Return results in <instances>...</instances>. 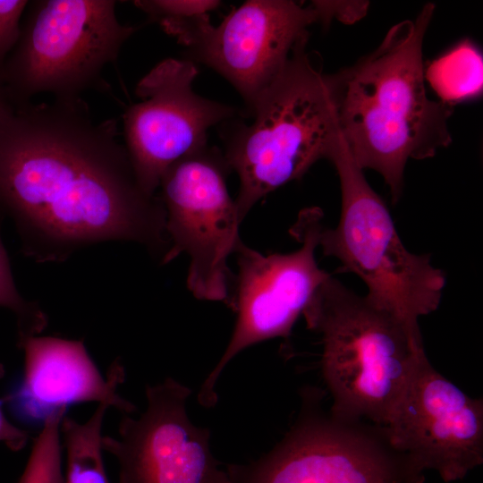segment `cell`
I'll use <instances>...</instances> for the list:
<instances>
[{"instance_id": "d6986e66", "label": "cell", "mask_w": 483, "mask_h": 483, "mask_svg": "<svg viewBox=\"0 0 483 483\" xmlns=\"http://www.w3.org/2000/svg\"><path fill=\"white\" fill-rule=\"evenodd\" d=\"M0 306L14 313L17 320L18 341L29 336L38 335L47 325V317L39 305L26 300L18 291L1 238Z\"/></svg>"}, {"instance_id": "ba28073f", "label": "cell", "mask_w": 483, "mask_h": 483, "mask_svg": "<svg viewBox=\"0 0 483 483\" xmlns=\"http://www.w3.org/2000/svg\"><path fill=\"white\" fill-rule=\"evenodd\" d=\"M323 213L316 207L299 213L290 233L301 247L289 253L262 254L242 241L235 255L233 310L236 323L220 360L198 394L204 407L217 401L216 382L226 365L241 352L259 342L286 338L322 283L331 275L316 260Z\"/></svg>"}, {"instance_id": "2e32d148", "label": "cell", "mask_w": 483, "mask_h": 483, "mask_svg": "<svg viewBox=\"0 0 483 483\" xmlns=\"http://www.w3.org/2000/svg\"><path fill=\"white\" fill-rule=\"evenodd\" d=\"M108 408L99 403L83 423L64 417L61 433L66 448L64 483H110L102 447V426Z\"/></svg>"}, {"instance_id": "603a6c76", "label": "cell", "mask_w": 483, "mask_h": 483, "mask_svg": "<svg viewBox=\"0 0 483 483\" xmlns=\"http://www.w3.org/2000/svg\"><path fill=\"white\" fill-rule=\"evenodd\" d=\"M16 106L11 101L0 77V125L15 111Z\"/></svg>"}, {"instance_id": "ffe728a7", "label": "cell", "mask_w": 483, "mask_h": 483, "mask_svg": "<svg viewBox=\"0 0 483 483\" xmlns=\"http://www.w3.org/2000/svg\"><path fill=\"white\" fill-rule=\"evenodd\" d=\"M29 3L27 0H0V70L20 39L21 20Z\"/></svg>"}, {"instance_id": "9a60e30c", "label": "cell", "mask_w": 483, "mask_h": 483, "mask_svg": "<svg viewBox=\"0 0 483 483\" xmlns=\"http://www.w3.org/2000/svg\"><path fill=\"white\" fill-rule=\"evenodd\" d=\"M482 64L479 48L470 40L464 39L428 64L424 77L439 100L453 106L480 95Z\"/></svg>"}, {"instance_id": "5b68a950", "label": "cell", "mask_w": 483, "mask_h": 483, "mask_svg": "<svg viewBox=\"0 0 483 483\" xmlns=\"http://www.w3.org/2000/svg\"><path fill=\"white\" fill-rule=\"evenodd\" d=\"M338 174L342 193L340 220L323 227L318 247L334 257L342 272L357 275L366 296L421 336L419 319L437 309L446 278L428 254L406 249L381 198L367 182L341 133L328 158Z\"/></svg>"}, {"instance_id": "52a82bcc", "label": "cell", "mask_w": 483, "mask_h": 483, "mask_svg": "<svg viewBox=\"0 0 483 483\" xmlns=\"http://www.w3.org/2000/svg\"><path fill=\"white\" fill-rule=\"evenodd\" d=\"M231 172L223 151L207 145L166 170L158 195L170 243L164 264L185 253L191 294L233 309L235 274L228 262L242 242V221L226 184Z\"/></svg>"}, {"instance_id": "8fae6325", "label": "cell", "mask_w": 483, "mask_h": 483, "mask_svg": "<svg viewBox=\"0 0 483 483\" xmlns=\"http://www.w3.org/2000/svg\"><path fill=\"white\" fill-rule=\"evenodd\" d=\"M194 62L168 58L138 82L141 99L123 114L124 146L141 188L156 195L162 176L181 159L208 145L215 125L237 118V108L198 95Z\"/></svg>"}, {"instance_id": "7a4b0ae2", "label": "cell", "mask_w": 483, "mask_h": 483, "mask_svg": "<svg viewBox=\"0 0 483 483\" xmlns=\"http://www.w3.org/2000/svg\"><path fill=\"white\" fill-rule=\"evenodd\" d=\"M434 10L425 4L372 53L329 74L340 133L357 165L382 175L393 202L408 160L431 157L452 141L453 106L429 99L424 84L422 44Z\"/></svg>"}, {"instance_id": "ac0fdd59", "label": "cell", "mask_w": 483, "mask_h": 483, "mask_svg": "<svg viewBox=\"0 0 483 483\" xmlns=\"http://www.w3.org/2000/svg\"><path fill=\"white\" fill-rule=\"evenodd\" d=\"M67 410L48 416L35 438L25 469L17 483H64L62 467L61 423Z\"/></svg>"}, {"instance_id": "4fadbf2b", "label": "cell", "mask_w": 483, "mask_h": 483, "mask_svg": "<svg viewBox=\"0 0 483 483\" xmlns=\"http://www.w3.org/2000/svg\"><path fill=\"white\" fill-rule=\"evenodd\" d=\"M319 21L313 3L249 0L217 26L206 28L187 47V59L224 77L240 94L246 111L277 76L296 44Z\"/></svg>"}, {"instance_id": "6da1fadb", "label": "cell", "mask_w": 483, "mask_h": 483, "mask_svg": "<svg viewBox=\"0 0 483 483\" xmlns=\"http://www.w3.org/2000/svg\"><path fill=\"white\" fill-rule=\"evenodd\" d=\"M0 216L39 263L130 242L163 264L170 249L162 200L140 185L116 121H96L82 99L28 103L0 125Z\"/></svg>"}, {"instance_id": "30bf717a", "label": "cell", "mask_w": 483, "mask_h": 483, "mask_svg": "<svg viewBox=\"0 0 483 483\" xmlns=\"http://www.w3.org/2000/svg\"><path fill=\"white\" fill-rule=\"evenodd\" d=\"M394 452L424 477L453 482L483 462V401L449 381L423 355L381 427Z\"/></svg>"}, {"instance_id": "7402d4cb", "label": "cell", "mask_w": 483, "mask_h": 483, "mask_svg": "<svg viewBox=\"0 0 483 483\" xmlns=\"http://www.w3.org/2000/svg\"><path fill=\"white\" fill-rule=\"evenodd\" d=\"M4 375V368L0 363V378ZM29 435L11 423L5 417L0 404V443L4 444L13 451H20L27 444Z\"/></svg>"}, {"instance_id": "44dd1931", "label": "cell", "mask_w": 483, "mask_h": 483, "mask_svg": "<svg viewBox=\"0 0 483 483\" xmlns=\"http://www.w3.org/2000/svg\"><path fill=\"white\" fill-rule=\"evenodd\" d=\"M319 13V21L327 24L332 19L353 21L365 14L366 2L314 1Z\"/></svg>"}, {"instance_id": "e0dca14e", "label": "cell", "mask_w": 483, "mask_h": 483, "mask_svg": "<svg viewBox=\"0 0 483 483\" xmlns=\"http://www.w3.org/2000/svg\"><path fill=\"white\" fill-rule=\"evenodd\" d=\"M151 21L188 47L197 36L211 25L209 13L221 2L216 0H138L133 2Z\"/></svg>"}, {"instance_id": "8992f818", "label": "cell", "mask_w": 483, "mask_h": 483, "mask_svg": "<svg viewBox=\"0 0 483 483\" xmlns=\"http://www.w3.org/2000/svg\"><path fill=\"white\" fill-rule=\"evenodd\" d=\"M114 0H37L29 3L20 39L0 70L17 107L41 93L77 101L102 84L139 26L123 24Z\"/></svg>"}, {"instance_id": "9c48e42d", "label": "cell", "mask_w": 483, "mask_h": 483, "mask_svg": "<svg viewBox=\"0 0 483 483\" xmlns=\"http://www.w3.org/2000/svg\"><path fill=\"white\" fill-rule=\"evenodd\" d=\"M231 483H423L392 450L380 427L371 428L304 407L269 453L229 464Z\"/></svg>"}, {"instance_id": "277c9868", "label": "cell", "mask_w": 483, "mask_h": 483, "mask_svg": "<svg viewBox=\"0 0 483 483\" xmlns=\"http://www.w3.org/2000/svg\"><path fill=\"white\" fill-rule=\"evenodd\" d=\"M320 336L321 369L333 398L331 413L383 427L419 360L422 336L332 275L302 313Z\"/></svg>"}, {"instance_id": "7c38bea8", "label": "cell", "mask_w": 483, "mask_h": 483, "mask_svg": "<svg viewBox=\"0 0 483 483\" xmlns=\"http://www.w3.org/2000/svg\"><path fill=\"white\" fill-rule=\"evenodd\" d=\"M191 393L172 377L148 386L145 411L125 414L117 438L103 436V450L119 464L118 483H231L211 453L209 430L188 417Z\"/></svg>"}, {"instance_id": "3957f363", "label": "cell", "mask_w": 483, "mask_h": 483, "mask_svg": "<svg viewBox=\"0 0 483 483\" xmlns=\"http://www.w3.org/2000/svg\"><path fill=\"white\" fill-rule=\"evenodd\" d=\"M299 41L277 76L247 110L221 125L223 154L239 178L241 221L264 197L328 159L340 135L329 74Z\"/></svg>"}, {"instance_id": "5bb4252c", "label": "cell", "mask_w": 483, "mask_h": 483, "mask_svg": "<svg viewBox=\"0 0 483 483\" xmlns=\"http://www.w3.org/2000/svg\"><path fill=\"white\" fill-rule=\"evenodd\" d=\"M24 352L21 380L8 395L15 412L28 421H44L73 403L97 402L131 414L136 408L118 394L124 369L116 360L101 375L81 340L33 335L18 341Z\"/></svg>"}]
</instances>
